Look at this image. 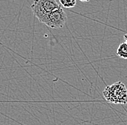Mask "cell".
<instances>
[{
  "label": "cell",
  "instance_id": "8992f818",
  "mask_svg": "<svg viewBox=\"0 0 127 125\" xmlns=\"http://www.w3.org/2000/svg\"><path fill=\"white\" fill-rule=\"evenodd\" d=\"M124 40H125V42H126V43L127 44V35H124Z\"/></svg>",
  "mask_w": 127,
  "mask_h": 125
},
{
  "label": "cell",
  "instance_id": "5b68a950",
  "mask_svg": "<svg viewBox=\"0 0 127 125\" xmlns=\"http://www.w3.org/2000/svg\"><path fill=\"white\" fill-rule=\"evenodd\" d=\"M61 5L64 8H72L76 6V0H59Z\"/></svg>",
  "mask_w": 127,
  "mask_h": 125
},
{
  "label": "cell",
  "instance_id": "6da1fadb",
  "mask_svg": "<svg viewBox=\"0 0 127 125\" xmlns=\"http://www.w3.org/2000/svg\"><path fill=\"white\" fill-rule=\"evenodd\" d=\"M105 101L115 104H127V88L125 84L121 81L107 86L103 91Z\"/></svg>",
  "mask_w": 127,
  "mask_h": 125
},
{
  "label": "cell",
  "instance_id": "52a82bcc",
  "mask_svg": "<svg viewBox=\"0 0 127 125\" xmlns=\"http://www.w3.org/2000/svg\"><path fill=\"white\" fill-rule=\"evenodd\" d=\"M80 1H82V2H88L90 0H79Z\"/></svg>",
  "mask_w": 127,
  "mask_h": 125
},
{
  "label": "cell",
  "instance_id": "3957f363",
  "mask_svg": "<svg viewBox=\"0 0 127 125\" xmlns=\"http://www.w3.org/2000/svg\"><path fill=\"white\" fill-rule=\"evenodd\" d=\"M66 20V15L62 7L60 6L50 12L41 23H43L51 28L59 29L65 25Z\"/></svg>",
  "mask_w": 127,
  "mask_h": 125
},
{
  "label": "cell",
  "instance_id": "277c9868",
  "mask_svg": "<svg viewBox=\"0 0 127 125\" xmlns=\"http://www.w3.org/2000/svg\"><path fill=\"white\" fill-rule=\"evenodd\" d=\"M116 55L121 58L127 60V44L126 42H122L119 45L116 50Z\"/></svg>",
  "mask_w": 127,
  "mask_h": 125
},
{
  "label": "cell",
  "instance_id": "7a4b0ae2",
  "mask_svg": "<svg viewBox=\"0 0 127 125\" xmlns=\"http://www.w3.org/2000/svg\"><path fill=\"white\" fill-rule=\"evenodd\" d=\"M60 6L56 0H34L31 9L34 16L42 22L50 12Z\"/></svg>",
  "mask_w": 127,
  "mask_h": 125
}]
</instances>
